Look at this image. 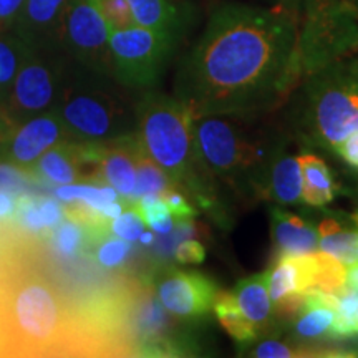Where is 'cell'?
Returning a JSON list of instances; mask_svg holds the SVG:
<instances>
[{"mask_svg":"<svg viewBox=\"0 0 358 358\" xmlns=\"http://www.w3.org/2000/svg\"><path fill=\"white\" fill-rule=\"evenodd\" d=\"M302 77L297 12L229 3L213 12L182 58L174 96L192 116L250 122L284 105Z\"/></svg>","mask_w":358,"mask_h":358,"instance_id":"6da1fadb","label":"cell"},{"mask_svg":"<svg viewBox=\"0 0 358 358\" xmlns=\"http://www.w3.org/2000/svg\"><path fill=\"white\" fill-rule=\"evenodd\" d=\"M3 357L82 355L75 307L34 256L19 267L0 308Z\"/></svg>","mask_w":358,"mask_h":358,"instance_id":"7a4b0ae2","label":"cell"},{"mask_svg":"<svg viewBox=\"0 0 358 358\" xmlns=\"http://www.w3.org/2000/svg\"><path fill=\"white\" fill-rule=\"evenodd\" d=\"M136 136L145 153L168 174L174 185L187 189L199 206L217 208L214 178L199 158L192 134V115L176 96L146 90L134 103Z\"/></svg>","mask_w":358,"mask_h":358,"instance_id":"3957f363","label":"cell"},{"mask_svg":"<svg viewBox=\"0 0 358 358\" xmlns=\"http://www.w3.org/2000/svg\"><path fill=\"white\" fill-rule=\"evenodd\" d=\"M122 88L113 77L73 66L55 108L71 141L110 143L136 133L134 105Z\"/></svg>","mask_w":358,"mask_h":358,"instance_id":"277c9868","label":"cell"},{"mask_svg":"<svg viewBox=\"0 0 358 358\" xmlns=\"http://www.w3.org/2000/svg\"><path fill=\"white\" fill-rule=\"evenodd\" d=\"M244 123L232 116H192V134L199 158L214 178L236 187L254 186L259 192L277 153Z\"/></svg>","mask_w":358,"mask_h":358,"instance_id":"5b68a950","label":"cell"},{"mask_svg":"<svg viewBox=\"0 0 358 358\" xmlns=\"http://www.w3.org/2000/svg\"><path fill=\"white\" fill-rule=\"evenodd\" d=\"M302 124L317 145L329 150L358 131V60L335 62L308 75Z\"/></svg>","mask_w":358,"mask_h":358,"instance_id":"8992f818","label":"cell"},{"mask_svg":"<svg viewBox=\"0 0 358 358\" xmlns=\"http://www.w3.org/2000/svg\"><path fill=\"white\" fill-rule=\"evenodd\" d=\"M75 65L58 45L29 47L3 106L10 124L55 110Z\"/></svg>","mask_w":358,"mask_h":358,"instance_id":"52a82bcc","label":"cell"},{"mask_svg":"<svg viewBox=\"0 0 358 358\" xmlns=\"http://www.w3.org/2000/svg\"><path fill=\"white\" fill-rule=\"evenodd\" d=\"M178 37L133 25L110 35L111 77L124 90L146 92L158 83Z\"/></svg>","mask_w":358,"mask_h":358,"instance_id":"ba28073f","label":"cell"},{"mask_svg":"<svg viewBox=\"0 0 358 358\" xmlns=\"http://www.w3.org/2000/svg\"><path fill=\"white\" fill-rule=\"evenodd\" d=\"M111 30L92 0H70L58 34V47L75 64L111 77Z\"/></svg>","mask_w":358,"mask_h":358,"instance_id":"9c48e42d","label":"cell"},{"mask_svg":"<svg viewBox=\"0 0 358 358\" xmlns=\"http://www.w3.org/2000/svg\"><path fill=\"white\" fill-rule=\"evenodd\" d=\"M69 140L57 111H47L8 127L0 136V159L17 169H30L48 150Z\"/></svg>","mask_w":358,"mask_h":358,"instance_id":"30bf717a","label":"cell"},{"mask_svg":"<svg viewBox=\"0 0 358 358\" xmlns=\"http://www.w3.org/2000/svg\"><path fill=\"white\" fill-rule=\"evenodd\" d=\"M155 292L169 315L192 320L213 310L217 287L203 272L168 268L156 277Z\"/></svg>","mask_w":358,"mask_h":358,"instance_id":"8fae6325","label":"cell"},{"mask_svg":"<svg viewBox=\"0 0 358 358\" xmlns=\"http://www.w3.org/2000/svg\"><path fill=\"white\" fill-rule=\"evenodd\" d=\"M267 274L275 317L289 320L301 310L307 294L313 292L312 254L275 256Z\"/></svg>","mask_w":358,"mask_h":358,"instance_id":"7c38bea8","label":"cell"},{"mask_svg":"<svg viewBox=\"0 0 358 358\" xmlns=\"http://www.w3.org/2000/svg\"><path fill=\"white\" fill-rule=\"evenodd\" d=\"M141 151L136 133L110 143H100L96 174L93 181L113 186L123 199L134 204L136 161Z\"/></svg>","mask_w":358,"mask_h":358,"instance_id":"4fadbf2b","label":"cell"},{"mask_svg":"<svg viewBox=\"0 0 358 358\" xmlns=\"http://www.w3.org/2000/svg\"><path fill=\"white\" fill-rule=\"evenodd\" d=\"M70 0H25L13 27L27 47L58 45L64 17Z\"/></svg>","mask_w":358,"mask_h":358,"instance_id":"5bb4252c","label":"cell"},{"mask_svg":"<svg viewBox=\"0 0 358 358\" xmlns=\"http://www.w3.org/2000/svg\"><path fill=\"white\" fill-rule=\"evenodd\" d=\"M294 340L297 342H334L337 320V295L313 290L307 294L301 310L290 317Z\"/></svg>","mask_w":358,"mask_h":358,"instance_id":"9a60e30c","label":"cell"},{"mask_svg":"<svg viewBox=\"0 0 358 358\" xmlns=\"http://www.w3.org/2000/svg\"><path fill=\"white\" fill-rule=\"evenodd\" d=\"M271 231L275 256H303L319 250V231L310 222L284 209H272Z\"/></svg>","mask_w":358,"mask_h":358,"instance_id":"2e32d148","label":"cell"},{"mask_svg":"<svg viewBox=\"0 0 358 358\" xmlns=\"http://www.w3.org/2000/svg\"><path fill=\"white\" fill-rule=\"evenodd\" d=\"M259 192L280 206H297L303 203L301 156L277 153L268 164Z\"/></svg>","mask_w":358,"mask_h":358,"instance_id":"e0dca14e","label":"cell"},{"mask_svg":"<svg viewBox=\"0 0 358 358\" xmlns=\"http://www.w3.org/2000/svg\"><path fill=\"white\" fill-rule=\"evenodd\" d=\"M232 295H234L241 312L244 313L245 319L252 322L259 334L266 335L274 327L275 312L271 294H268L267 271L237 282Z\"/></svg>","mask_w":358,"mask_h":358,"instance_id":"ac0fdd59","label":"cell"},{"mask_svg":"<svg viewBox=\"0 0 358 358\" xmlns=\"http://www.w3.org/2000/svg\"><path fill=\"white\" fill-rule=\"evenodd\" d=\"M134 25L179 38L186 13L176 0H128Z\"/></svg>","mask_w":358,"mask_h":358,"instance_id":"d6986e66","label":"cell"},{"mask_svg":"<svg viewBox=\"0 0 358 358\" xmlns=\"http://www.w3.org/2000/svg\"><path fill=\"white\" fill-rule=\"evenodd\" d=\"M35 171L40 178L47 179L53 185H73L85 179V168L80 159L78 143L64 141L48 150L35 164Z\"/></svg>","mask_w":358,"mask_h":358,"instance_id":"ffe728a7","label":"cell"},{"mask_svg":"<svg viewBox=\"0 0 358 358\" xmlns=\"http://www.w3.org/2000/svg\"><path fill=\"white\" fill-rule=\"evenodd\" d=\"M15 217L19 219L25 232L50 237L53 229L65 219V213L64 206L52 198L20 196Z\"/></svg>","mask_w":358,"mask_h":358,"instance_id":"44dd1931","label":"cell"},{"mask_svg":"<svg viewBox=\"0 0 358 358\" xmlns=\"http://www.w3.org/2000/svg\"><path fill=\"white\" fill-rule=\"evenodd\" d=\"M303 192L302 199L312 208H324L335 199L337 187L332 173L327 163L319 156L306 153L301 155Z\"/></svg>","mask_w":358,"mask_h":358,"instance_id":"7402d4cb","label":"cell"},{"mask_svg":"<svg viewBox=\"0 0 358 358\" xmlns=\"http://www.w3.org/2000/svg\"><path fill=\"white\" fill-rule=\"evenodd\" d=\"M319 249L330 254L345 266L358 262V226L348 229L334 217H325L319 224Z\"/></svg>","mask_w":358,"mask_h":358,"instance_id":"603a6c76","label":"cell"},{"mask_svg":"<svg viewBox=\"0 0 358 358\" xmlns=\"http://www.w3.org/2000/svg\"><path fill=\"white\" fill-rule=\"evenodd\" d=\"M213 310L216 313L222 329L226 330V332L229 334V337L234 338L236 342L248 345V343L256 342V340L261 337V334H259V330L254 327L252 322L245 319L244 313L241 312L232 292L217 290L216 299H214Z\"/></svg>","mask_w":358,"mask_h":358,"instance_id":"cb8c5ba5","label":"cell"},{"mask_svg":"<svg viewBox=\"0 0 358 358\" xmlns=\"http://www.w3.org/2000/svg\"><path fill=\"white\" fill-rule=\"evenodd\" d=\"M29 47L15 32H0V108L3 110L10 95L22 62L25 60Z\"/></svg>","mask_w":358,"mask_h":358,"instance_id":"d4e9b609","label":"cell"},{"mask_svg":"<svg viewBox=\"0 0 358 358\" xmlns=\"http://www.w3.org/2000/svg\"><path fill=\"white\" fill-rule=\"evenodd\" d=\"M313 267V290L319 292L338 295L347 285L345 264L340 262L324 250L312 252Z\"/></svg>","mask_w":358,"mask_h":358,"instance_id":"484cf974","label":"cell"},{"mask_svg":"<svg viewBox=\"0 0 358 358\" xmlns=\"http://www.w3.org/2000/svg\"><path fill=\"white\" fill-rule=\"evenodd\" d=\"M174 186L176 185L169 179L168 174L141 148L136 161V189H134V201L146 194L161 196L164 191L171 189Z\"/></svg>","mask_w":358,"mask_h":358,"instance_id":"4316f807","label":"cell"},{"mask_svg":"<svg viewBox=\"0 0 358 358\" xmlns=\"http://www.w3.org/2000/svg\"><path fill=\"white\" fill-rule=\"evenodd\" d=\"M53 194H55L60 201H64V203L78 199L90 206H93V208L100 209V211H103L105 206H108L110 203H115V201L120 199L118 191L110 185L96 186V185H78V182H73V185H60L53 189Z\"/></svg>","mask_w":358,"mask_h":358,"instance_id":"83f0119b","label":"cell"},{"mask_svg":"<svg viewBox=\"0 0 358 358\" xmlns=\"http://www.w3.org/2000/svg\"><path fill=\"white\" fill-rule=\"evenodd\" d=\"M90 241L92 239H90L88 232L69 217L58 224L50 234L53 250L64 259H77Z\"/></svg>","mask_w":358,"mask_h":358,"instance_id":"f1b7e54d","label":"cell"},{"mask_svg":"<svg viewBox=\"0 0 358 358\" xmlns=\"http://www.w3.org/2000/svg\"><path fill=\"white\" fill-rule=\"evenodd\" d=\"M30 256L32 254L25 249L24 244L17 243L12 237H0V308L13 274Z\"/></svg>","mask_w":358,"mask_h":358,"instance_id":"f546056e","label":"cell"},{"mask_svg":"<svg viewBox=\"0 0 358 358\" xmlns=\"http://www.w3.org/2000/svg\"><path fill=\"white\" fill-rule=\"evenodd\" d=\"M357 313H358V289L345 285L337 295V320L335 334L338 340L357 337Z\"/></svg>","mask_w":358,"mask_h":358,"instance_id":"4dcf8cb0","label":"cell"},{"mask_svg":"<svg viewBox=\"0 0 358 358\" xmlns=\"http://www.w3.org/2000/svg\"><path fill=\"white\" fill-rule=\"evenodd\" d=\"M319 347L289 345L275 338H264L256 347L250 348V357L259 358H290V357H322Z\"/></svg>","mask_w":358,"mask_h":358,"instance_id":"1f68e13d","label":"cell"},{"mask_svg":"<svg viewBox=\"0 0 358 358\" xmlns=\"http://www.w3.org/2000/svg\"><path fill=\"white\" fill-rule=\"evenodd\" d=\"M133 250V243H128V241L122 239L118 236H106L105 239L98 244L95 250V261L100 264L103 268H108V271H113V268L122 267L124 262L128 261L129 254Z\"/></svg>","mask_w":358,"mask_h":358,"instance_id":"d6a6232c","label":"cell"},{"mask_svg":"<svg viewBox=\"0 0 358 358\" xmlns=\"http://www.w3.org/2000/svg\"><path fill=\"white\" fill-rule=\"evenodd\" d=\"M146 231V221L143 219L141 213L134 206L120 214L118 217L110 222V234H115L128 243H138L143 232Z\"/></svg>","mask_w":358,"mask_h":358,"instance_id":"836d02e7","label":"cell"},{"mask_svg":"<svg viewBox=\"0 0 358 358\" xmlns=\"http://www.w3.org/2000/svg\"><path fill=\"white\" fill-rule=\"evenodd\" d=\"M92 3L101 13L111 32L134 25L128 0H92Z\"/></svg>","mask_w":358,"mask_h":358,"instance_id":"e575fe53","label":"cell"},{"mask_svg":"<svg viewBox=\"0 0 358 358\" xmlns=\"http://www.w3.org/2000/svg\"><path fill=\"white\" fill-rule=\"evenodd\" d=\"M181 187L174 186L171 189L164 191L163 199L166 201L169 211H171L173 217L178 221H192L196 216H198V209L192 206L185 194L181 192Z\"/></svg>","mask_w":358,"mask_h":358,"instance_id":"d590c367","label":"cell"},{"mask_svg":"<svg viewBox=\"0 0 358 358\" xmlns=\"http://www.w3.org/2000/svg\"><path fill=\"white\" fill-rule=\"evenodd\" d=\"M173 256L179 264H201L206 259V249L199 241L186 239L176 244Z\"/></svg>","mask_w":358,"mask_h":358,"instance_id":"8d00e7d4","label":"cell"},{"mask_svg":"<svg viewBox=\"0 0 358 358\" xmlns=\"http://www.w3.org/2000/svg\"><path fill=\"white\" fill-rule=\"evenodd\" d=\"M25 0H0V32H13Z\"/></svg>","mask_w":358,"mask_h":358,"instance_id":"74e56055","label":"cell"},{"mask_svg":"<svg viewBox=\"0 0 358 358\" xmlns=\"http://www.w3.org/2000/svg\"><path fill=\"white\" fill-rule=\"evenodd\" d=\"M335 153L345 161L348 166L358 169V131L335 146Z\"/></svg>","mask_w":358,"mask_h":358,"instance_id":"f35d334b","label":"cell"},{"mask_svg":"<svg viewBox=\"0 0 358 358\" xmlns=\"http://www.w3.org/2000/svg\"><path fill=\"white\" fill-rule=\"evenodd\" d=\"M17 204H19V199H15V196L8 189L0 187V221L15 217Z\"/></svg>","mask_w":358,"mask_h":358,"instance_id":"ab89813d","label":"cell"},{"mask_svg":"<svg viewBox=\"0 0 358 358\" xmlns=\"http://www.w3.org/2000/svg\"><path fill=\"white\" fill-rule=\"evenodd\" d=\"M24 182V179L19 173H17V168L12 166V164H2L0 166V187H3V189H13V187H17L19 185Z\"/></svg>","mask_w":358,"mask_h":358,"instance_id":"60d3db41","label":"cell"},{"mask_svg":"<svg viewBox=\"0 0 358 358\" xmlns=\"http://www.w3.org/2000/svg\"><path fill=\"white\" fill-rule=\"evenodd\" d=\"M347 285L352 289H358V262L352 264L347 268Z\"/></svg>","mask_w":358,"mask_h":358,"instance_id":"b9f144b4","label":"cell"},{"mask_svg":"<svg viewBox=\"0 0 358 358\" xmlns=\"http://www.w3.org/2000/svg\"><path fill=\"white\" fill-rule=\"evenodd\" d=\"M155 241H156V236H155V231H153V229H151V231L146 229V231L141 234V237H140L141 245H153Z\"/></svg>","mask_w":358,"mask_h":358,"instance_id":"7bdbcfd3","label":"cell"},{"mask_svg":"<svg viewBox=\"0 0 358 358\" xmlns=\"http://www.w3.org/2000/svg\"><path fill=\"white\" fill-rule=\"evenodd\" d=\"M8 127H12V124L7 120V116H6V113H3V110L0 108V136H2V134L7 131Z\"/></svg>","mask_w":358,"mask_h":358,"instance_id":"ee69618b","label":"cell"},{"mask_svg":"<svg viewBox=\"0 0 358 358\" xmlns=\"http://www.w3.org/2000/svg\"><path fill=\"white\" fill-rule=\"evenodd\" d=\"M303 2L307 3L308 12H310V10H313V8H319L322 6H325V3L332 2V0H303Z\"/></svg>","mask_w":358,"mask_h":358,"instance_id":"f6af8a7d","label":"cell"},{"mask_svg":"<svg viewBox=\"0 0 358 358\" xmlns=\"http://www.w3.org/2000/svg\"><path fill=\"white\" fill-rule=\"evenodd\" d=\"M347 2L352 3V6L355 7V8H358V0H347Z\"/></svg>","mask_w":358,"mask_h":358,"instance_id":"bcb514c9","label":"cell"},{"mask_svg":"<svg viewBox=\"0 0 358 358\" xmlns=\"http://www.w3.org/2000/svg\"><path fill=\"white\" fill-rule=\"evenodd\" d=\"M357 335H358V313H357Z\"/></svg>","mask_w":358,"mask_h":358,"instance_id":"7dc6e473","label":"cell"},{"mask_svg":"<svg viewBox=\"0 0 358 358\" xmlns=\"http://www.w3.org/2000/svg\"><path fill=\"white\" fill-rule=\"evenodd\" d=\"M0 357H2V345H0Z\"/></svg>","mask_w":358,"mask_h":358,"instance_id":"c3c4849f","label":"cell"},{"mask_svg":"<svg viewBox=\"0 0 358 358\" xmlns=\"http://www.w3.org/2000/svg\"><path fill=\"white\" fill-rule=\"evenodd\" d=\"M0 345H2V342H0ZM2 357H3V355H2Z\"/></svg>","mask_w":358,"mask_h":358,"instance_id":"681fc988","label":"cell"}]
</instances>
